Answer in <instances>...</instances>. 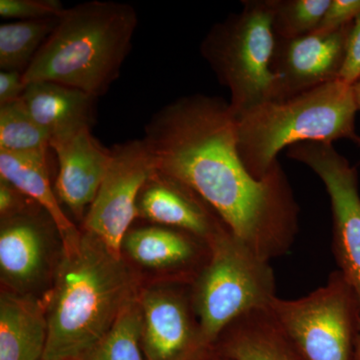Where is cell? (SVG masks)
I'll list each match as a JSON object with an SVG mask.
<instances>
[{
  "instance_id": "4fadbf2b",
  "label": "cell",
  "mask_w": 360,
  "mask_h": 360,
  "mask_svg": "<svg viewBox=\"0 0 360 360\" xmlns=\"http://www.w3.org/2000/svg\"><path fill=\"white\" fill-rule=\"evenodd\" d=\"M137 210L139 217L165 227L188 232L208 245L231 232L214 210L198 194L158 172L142 189Z\"/></svg>"
},
{
  "instance_id": "9a60e30c",
  "label": "cell",
  "mask_w": 360,
  "mask_h": 360,
  "mask_svg": "<svg viewBox=\"0 0 360 360\" xmlns=\"http://www.w3.org/2000/svg\"><path fill=\"white\" fill-rule=\"evenodd\" d=\"M212 347L231 360H309L281 328L269 307L239 316Z\"/></svg>"
},
{
  "instance_id": "52a82bcc",
  "label": "cell",
  "mask_w": 360,
  "mask_h": 360,
  "mask_svg": "<svg viewBox=\"0 0 360 360\" xmlns=\"http://www.w3.org/2000/svg\"><path fill=\"white\" fill-rule=\"evenodd\" d=\"M269 309L309 360H354L360 305L338 270L324 285L297 300L276 296Z\"/></svg>"
},
{
  "instance_id": "2e32d148",
  "label": "cell",
  "mask_w": 360,
  "mask_h": 360,
  "mask_svg": "<svg viewBox=\"0 0 360 360\" xmlns=\"http://www.w3.org/2000/svg\"><path fill=\"white\" fill-rule=\"evenodd\" d=\"M96 99L75 87L37 82L26 85L21 101L51 141L87 127L91 129Z\"/></svg>"
},
{
  "instance_id": "d4e9b609",
  "label": "cell",
  "mask_w": 360,
  "mask_h": 360,
  "mask_svg": "<svg viewBox=\"0 0 360 360\" xmlns=\"http://www.w3.org/2000/svg\"><path fill=\"white\" fill-rule=\"evenodd\" d=\"M360 15V0H330L315 32H333L352 25Z\"/></svg>"
},
{
  "instance_id": "30bf717a",
  "label": "cell",
  "mask_w": 360,
  "mask_h": 360,
  "mask_svg": "<svg viewBox=\"0 0 360 360\" xmlns=\"http://www.w3.org/2000/svg\"><path fill=\"white\" fill-rule=\"evenodd\" d=\"M146 360H195L205 350L191 290L161 286L139 298Z\"/></svg>"
},
{
  "instance_id": "4316f807",
  "label": "cell",
  "mask_w": 360,
  "mask_h": 360,
  "mask_svg": "<svg viewBox=\"0 0 360 360\" xmlns=\"http://www.w3.org/2000/svg\"><path fill=\"white\" fill-rule=\"evenodd\" d=\"M25 198H30L6 180L0 179V214L2 220L27 213L25 210Z\"/></svg>"
},
{
  "instance_id": "83f0119b",
  "label": "cell",
  "mask_w": 360,
  "mask_h": 360,
  "mask_svg": "<svg viewBox=\"0 0 360 360\" xmlns=\"http://www.w3.org/2000/svg\"><path fill=\"white\" fill-rule=\"evenodd\" d=\"M26 84L22 73L18 71L0 72V106L16 103L22 98Z\"/></svg>"
},
{
  "instance_id": "ffe728a7",
  "label": "cell",
  "mask_w": 360,
  "mask_h": 360,
  "mask_svg": "<svg viewBox=\"0 0 360 360\" xmlns=\"http://www.w3.org/2000/svg\"><path fill=\"white\" fill-rule=\"evenodd\" d=\"M60 18V16H59ZM18 20L0 25V68L25 73L58 18Z\"/></svg>"
},
{
  "instance_id": "484cf974",
  "label": "cell",
  "mask_w": 360,
  "mask_h": 360,
  "mask_svg": "<svg viewBox=\"0 0 360 360\" xmlns=\"http://www.w3.org/2000/svg\"><path fill=\"white\" fill-rule=\"evenodd\" d=\"M360 78V15L354 20L348 37L345 63L338 79L354 85Z\"/></svg>"
},
{
  "instance_id": "603a6c76",
  "label": "cell",
  "mask_w": 360,
  "mask_h": 360,
  "mask_svg": "<svg viewBox=\"0 0 360 360\" xmlns=\"http://www.w3.org/2000/svg\"><path fill=\"white\" fill-rule=\"evenodd\" d=\"M329 4L330 0H271L276 39H298L314 32Z\"/></svg>"
},
{
  "instance_id": "8992f818",
  "label": "cell",
  "mask_w": 360,
  "mask_h": 360,
  "mask_svg": "<svg viewBox=\"0 0 360 360\" xmlns=\"http://www.w3.org/2000/svg\"><path fill=\"white\" fill-rule=\"evenodd\" d=\"M210 245V259L191 284L205 349L212 347L239 316L269 307L277 296L270 262L258 257L231 232Z\"/></svg>"
},
{
  "instance_id": "e0dca14e",
  "label": "cell",
  "mask_w": 360,
  "mask_h": 360,
  "mask_svg": "<svg viewBox=\"0 0 360 360\" xmlns=\"http://www.w3.org/2000/svg\"><path fill=\"white\" fill-rule=\"evenodd\" d=\"M49 324L39 302L18 293L0 297V360H44Z\"/></svg>"
},
{
  "instance_id": "cb8c5ba5",
  "label": "cell",
  "mask_w": 360,
  "mask_h": 360,
  "mask_svg": "<svg viewBox=\"0 0 360 360\" xmlns=\"http://www.w3.org/2000/svg\"><path fill=\"white\" fill-rule=\"evenodd\" d=\"M65 11L58 0H0V15L8 20L56 18Z\"/></svg>"
},
{
  "instance_id": "3957f363",
  "label": "cell",
  "mask_w": 360,
  "mask_h": 360,
  "mask_svg": "<svg viewBox=\"0 0 360 360\" xmlns=\"http://www.w3.org/2000/svg\"><path fill=\"white\" fill-rule=\"evenodd\" d=\"M136 26L127 4L94 0L65 9L23 82H58L98 98L120 77Z\"/></svg>"
},
{
  "instance_id": "6da1fadb",
  "label": "cell",
  "mask_w": 360,
  "mask_h": 360,
  "mask_svg": "<svg viewBox=\"0 0 360 360\" xmlns=\"http://www.w3.org/2000/svg\"><path fill=\"white\" fill-rule=\"evenodd\" d=\"M142 141L156 172L198 194L258 257L271 262L291 250L300 210L292 187L279 162L262 179L248 172L224 99H177L151 117Z\"/></svg>"
},
{
  "instance_id": "277c9868",
  "label": "cell",
  "mask_w": 360,
  "mask_h": 360,
  "mask_svg": "<svg viewBox=\"0 0 360 360\" xmlns=\"http://www.w3.org/2000/svg\"><path fill=\"white\" fill-rule=\"evenodd\" d=\"M357 110L354 87L340 79L269 101L236 117L239 155L248 172L262 179L276 167L283 149L300 142L347 139L360 146L354 125Z\"/></svg>"
},
{
  "instance_id": "d6986e66",
  "label": "cell",
  "mask_w": 360,
  "mask_h": 360,
  "mask_svg": "<svg viewBox=\"0 0 360 360\" xmlns=\"http://www.w3.org/2000/svg\"><path fill=\"white\" fill-rule=\"evenodd\" d=\"M45 239L30 214L2 220L0 271L14 290H25L39 278L44 266Z\"/></svg>"
},
{
  "instance_id": "1f68e13d",
  "label": "cell",
  "mask_w": 360,
  "mask_h": 360,
  "mask_svg": "<svg viewBox=\"0 0 360 360\" xmlns=\"http://www.w3.org/2000/svg\"><path fill=\"white\" fill-rule=\"evenodd\" d=\"M75 360H82V359H75Z\"/></svg>"
},
{
  "instance_id": "7a4b0ae2",
  "label": "cell",
  "mask_w": 360,
  "mask_h": 360,
  "mask_svg": "<svg viewBox=\"0 0 360 360\" xmlns=\"http://www.w3.org/2000/svg\"><path fill=\"white\" fill-rule=\"evenodd\" d=\"M134 298V279L122 258L82 233L75 245L63 248L46 300L49 336L44 360L84 359Z\"/></svg>"
},
{
  "instance_id": "7402d4cb",
  "label": "cell",
  "mask_w": 360,
  "mask_h": 360,
  "mask_svg": "<svg viewBox=\"0 0 360 360\" xmlns=\"http://www.w3.org/2000/svg\"><path fill=\"white\" fill-rule=\"evenodd\" d=\"M49 143L51 136L34 122L21 99L0 106V151L45 153Z\"/></svg>"
},
{
  "instance_id": "4dcf8cb0",
  "label": "cell",
  "mask_w": 360,
  "mask_h": 360,
  "mask_svg": "<svg viewBox=\"0 0 360 360\" xmlns=\"http://www.w3.org/2000/svg\"><path fill=\"white\" fill-rule=\"evenodd\" d=\"M354 360H360V335L356 340V345H355Z\"/></svg>"
},
{
  "instance_id": "7c38bea8",
  "label": "cell",
  "mask_w": 360,
  "mask_h": 360,
  "mask_svg": "<svg viewBox=\"0 0 360 360\" xmlns=\"http://www.w3.org/2000/svg\"><path fill=\"white\" fill-rule=\"evenodd\" d=\"M51 148L58 160L56 193L78 219H84V210L96 200L112 160V149L103 148L87 127L51 139Z\"/></svg>"
},
{
  "instance_id": "9c48e42d",
  "label": "cell",
  "mask_w": 360,
  "mask_h": 360,
  "mask_svg": "<svg viewBox=\"0 0 360 360\" xmlns=\"http://www.w3.org/2000/svg\"><path fill=\"white\" fill-rule=\"evenodd\" d=\"M156 169L143 141H130L112 149V160L96 200L84 217V231L111 255L122 258V245L139 217V195Z\"/></svg>"
},
{
  "instance_id": "ba28073f",
  "label": "cell",
  "mask_w": 360,
  "mask_h": 360,
  "mask_svg": "<svg viewBox=\"0 0 360 360\" xmlns=\"http://www.w3.org/2000/svg\"><path fill=\"white\" fill-rule=\"evenodd\" d=\"M291 160L311 168L323 182L333 212V250L338 271L360 305V195L359 174L333 143L300 142L288 149Z\"/></svg>"
},
{
  "instance_id": "5b68a950",
  "label": "cell",
  "mask_w": 360,
  "mask_h": 360,
  "mask_svg": "<svg viewBox=\"0 0 360 360\" xmlns=\"http://www.w3.org/2000/svg\"><path fill=\"white\" fill-rule=\"evenodd\" d=\"M276 37L271 0H248L243 11L217 23L201 44V53L220 84L231 91L236 117L265 103L281 101L271 70Z\"/></svg>"
},
{
  "instance_id": "f1b7e54d",
  "label": "cell",
  "mask_w": 360,
  "mask_h": 360,
  "mask_svg": "<svg viewBox=\"0 0 360 360\" xmlns=\"http://www.w3.org/2000/svg\"><path fill=\"white\" fill-rule=\"evenodd\" d=\"M195 360H231L224 357V355L219 354V352H215L212 347L207 348V349L203 350L202 352Z\"/></svg>"
},
{
  "instance_id": "ac0fdd59",
  "label": "cell",
  "mask_w": 360,
  "mask_h": 360,
  "mask_svg": "<svg viewBox=\"0 0 360 360\" xmlns=\"http://www.w3.org/2000/svg\"><path fill=\"white\" fill-rule=\"evenodd\" d=\"M0 179L44 208L60 236L63 248H70L82 233L66 217L49 179L47 151L13 153L0 151Z\"/></svg>"
},
{
  "instance_id": "44dd1931",
  "label": "cell",
  "mask_w": 360,
  "mask_h": 360,
  "mask_svg": "<svg viewBox=\"0 0 360 360\" xmlns=\"http://www.w3.org/2000/svg\"><path fill=\"white\" fill-rule=\"evenodd\" d=\"M141 333V305L139 298H134L82 360H146L142 352Z\"/></svg>"
},
{
  "instance_id": "8fae6325",
  "label": "cell",
  "mask_w": 360,
  "mask_h": 360,
  "mask_svg": "<svg viewBox=\"0 0 360 360\" xmlns=\"http://www.w3.org/2000/svg\"><path fill=\"white\" fill-rule=\"evenodd\" d=\"M352 25L298 39H276L271 70L278 80L281 99L338 79Z\"/></svg>"
},
{
  "instance_id": "5bb4252c",
  "label": "cell",
  "mask_w": 360,
  "mask_h": 360,
  "mask_svg": "<svg viewBox=\"0 0 360 360\" xmlns=\"http://www.w3.org/2000/svg\"><path fill=\"white\" fill-rule=\"evenodd\" d=\"M122 251L143 266L179 272L193 284L210 257V245L188 232L170 227H142L129 231Z\"/></svg>"
},
{
  "instance_id": "f546056e",
  "label": "cell",
  "mask_w": 360,
  "mask_h": 360,
  "mask_svg": "<svg viewBox=\"0 0 360 360\" xmlns=\"http://www.w3.org/2000/svg\"><path fill=\"white\" fill-rule=\"evenodd\" d=\"M352 87H354V96L355 99H356L357 106H359V110H360V78L359 80H357L356 82H355L354 85H352Z\"/></svg>"
}]
</instances>
